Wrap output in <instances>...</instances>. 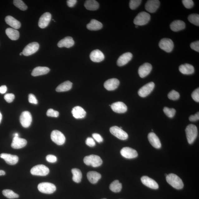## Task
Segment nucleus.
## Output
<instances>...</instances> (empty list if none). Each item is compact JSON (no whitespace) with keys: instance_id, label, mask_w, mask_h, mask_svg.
Returning <instances> with one entry per match:
<instances>
[{"instance_id":"1","label":"nucleus","mask_w":199,"mask_h":199,"mask_svg":"<svg viewBox=\"0 0 199 199\" xmlns=\"http://www.w3.org/2000/svg\"><path fill=\"white\" fill-rule=\"evenodd\" d=\"M166 180L170 185L176 189H182L184 187V184L182 180L175 174H168L166 176Z\"/></svg>"},{"instance_id":"2","label":"nucleus","mask_w":199,"mask_h":199,"mask_svg":"<svg viewBox=\"0 0 199 199\" xmlns=\"http://www.w3.org/2000/svg\"><path fill=\"white\" fill-rule=\"evenodd\" d=\"M185 131L188 143L192 144L197 137V129L196 125L190 124L186 127Z\"/></svg>"},{"instance_id":"3","label":"nucleus","mask_w":199,"mask_h":199,"mask_svg":"<svg viewBox=\"0 0 199 199\" xmlns=\"http://www.w3.org/2000/svg\"><path fill=\"white\" fill-rule=\"evenodd\" d=\"M84 163L87 165L92 166L93 167H98L103 163L100 157L96 155H90L86 156L84 158Z\"/></svg>"},{"instance_id":"4","label":"nucleus","mask_w":199,"mask_h":199,"mask_svg":"<svg viewBox=\"0 0 199 199\" xmlns=\"http://www.w3.org/2000/svg\"><path fill=\"white\" fill-rule=\"evenodd\" d=\"M151 19V16L145 12H140L136 16L133 23L138 26H143L147 24Z\"/></svg>"},{"instance_id":"5","label":"nucleus","mask_w":199,"mask_h":199,"mask_svg":"<svg viewBox=\"0 0 199 199\" xmlns=\"http://www.w3.org/2000/svg\"><path fill=\"white\" fill-rule=\"evenodd\" d=\"M38 189L40 192L44 194H51L56 191V186L50 182H41L38 185Z\"/></svg>"},{"instance_id":"6","label":"nucleus","mask_w":199,"mask_h":199,"mask_svg":"<svg viewBox=\"0 0 199 199\" xmlns=\"http://www.w3.org/2000/svg\"><path fill=\"white\" fill-rule=\"evenodd\" d=\"M49 172L48 168L42 164H39L34 166L30 171L32 175L42 176L47 175Z\"/></svg>"},{"instance_id":"7","label":"nucleus","mask_w":199,"mask_h":199,"mask_svg":"<svg viewBox=\"0 0 199 199\" xmlns=\"http://www.w3.org/2000/svg\"><path fill=\"white\" fill-rule=\"evenodd\" d=\"M51 137L53 142L58 145H61L66 141V137L61 132L58 130L52 131Z\"/></svg>"},{"instance_id":"8","label":"nucleus","mask_w":199,"mask_h":199,"mask_svg":"<svg viewBox=\"0 0 199 199\" xmlns=\"http://www.w3.org/2000/svg\"><path fill=\"white\" fill-rule=\"evenodd\" d=\"M173 41L169 38H164L160 41L159 43V47L167 52H170L174 48Z\"/></svg>"},{"instance_id":"9","label":"nucleus","mask_w":199,"mask_h":199,"mask_svg":"<svg viewBox=\"0 0 199 199\" xmlns=\"http://www.w3.org/2000/svg\"><path fill=\"white\" fill-rule=\"evenodd\" d=\"M109 131L112 134L120 139L125 140L128 138V134L121 128L116 126L111 127Z\"/></svg>"},{"instance_id":"10","label":"nucleus","mask_w":199,"mask_h":199,"mask_svg":"<svg viewBox=\"0 0 199 199\" xmlns=\"http://www.w3.org/2000/svg\"><path fill=\"white\" fill-rule=\"evenodd\" d=\"M39 44L38 42H32L26 46L22 54L24 56H28L35 53L39 49Z\"/></svg>"},{"instance_id":"11","label":"nucleus","mask_w":199,"mask_h":199,"mask_svg":"<svg viewBox=\"0 0 199 199\" xmlns=\"http://www.w3.org/2000/svg\"><path fill=\"white\" fill-rule=\"evenodd\" d=\"M20 123L22 126L27 128L30 126L32 122V116L29 111H24L22 113L20 118Z\"/></svg>"},{"instance_id":"12","label":"nucleus","mask_w":199,"mask_h":199,"mask_svg":"<svg viewBox=\"0 0 199 199\" xmlns=\"http://www.w3.org/2000/svg\"><path fill=\"white\" fill-rule=\"evenodd\" d=\"M155 86V84L153 82L148 83L139 89L138 94L142 97H147L153 90Z\"/></svg>"},{"instance_id":"13","label":"nucleus","mask_w":199,"mask_h":199,"mask_svg":"<svg viewBox=\"0 0 199 199\" xmlns=\"http://www.w3.org/2000/svg\"><path fill=\"white\" fill-rule=\"evenodd\" d=\"M121 155L127 159H133L137 158L138 154L135 150L129 147H124L121 150Z\"/></svg>"},{"instance_id":"14","label":"nucleus","mask_w":199,"mask_h":199,"mask_svg":"<svg viewBox=\"0 0 199 199\" xmlns=\"http://www.w3.org/2000/svg\"><path fill=\"white\" fill-rule=\"evenodd\" d=\"M160 4V1L158 0H149L146 3L145 9L149 13H155L159 8Z\"/></svg>"},{"instance_id":"15","label":"nucleus","mask_w":199,"mask_h":199,"mask_svg":"<svg viewBox=\"0 0 199 199\" xmlns=\"http://www.w3.org/2000/svg\"><path fill=\"white\" fill-rule=\"evenodd\" d=\"M51 19V15L49 12L43 14L40 18L38 22V26L41 28L46 27L49 24Z\"/></svg>"},{"instance_id":"16","label":"nucleus","mask_w":199,"mask_h":199,"mask_svg":"<svg viewBox=\"0 0 199 199\" xmlns=\"http://www.w3.org/2000/svg\"><path fill=\"white\" fill-rule=\"evenodd\" d=\"M152 65L148 63H145L139 67L138 74L141 78H145L151 73L152 70Z\"/></svg>"},{"instance_id":"17","label":"nucleus","mask_w":199,"mask_h":199,"mask_svg":"<svg viewBox=\"0 0 199 199\" xmlns=\"http://www.w3.org/2000/svg\"><path fill=\"white\" fill-rule=\"evenodd\" d=\"M0 157L5 160L6 163L9 165H15L19 161V158L17 156L5 153H2Z\"/></svg>"},{"instance_id":"18","label":"nucleus","mask_w":199,"mask_h":199,"mask_svg":"<svg viewBox=\"0 0 199 199\" xmlns=\"http://www.w3.org/2000/svg\"><path fill=\"white\" fill-rule=\"evenodd\" d=\"M141 181L142 183L144 185L148 187L153 189H158L159 188V185L155 180L152 179L147 176H143L141 178Z\"/></svg>"},{"instance_id":"19","label":"nucleus","mask_w":199,"mask_h":199,"mask_svg":"<svg viewBox=\"0 0 199 199\" xmlns=\"http://www.w3.org/2000/svg\"><path fill=\"white\" fill-rule=\"evenodd\" d=\"M119 84V81L118 79L112 78L105 81L104 86L107 90L112 91L117 89Z\"/></svg>"},{"instance_id":"20","label":"nucleus","mask_w":199,"mask_h":199,"mask_svg":"<svg viewBox=\"0 0 199 199\" xmlns=\"http://www.w3.org/2000/svg\"><path fill=\"white\" fill-rule=\"evenodd\" d=\"M112 110L118 113H125L127 110V107L124 103L121 101L115 102L111 105Z\"/></svg>"},{"instance_id":"21","label":"nucleus","mask_w":199,"mask_h":199,"mask_svg":"<svg viewBox=\"0 0 199 199\" xmlns=\"http://www.w3.org/2000/svg\"><path fill=\"white\" fill-rule=\"evenodd\" d=\"M27 143V142L26 139L19 137H14L11 147L15 149H21L25 147Z\"/></svg>"},{"instance_id":"22","label":"nucleus","mask_w":199,"mask_h":199,"mask_svg":"<svg viewBox=\"0 0 199 199\" xmlns=\"http://www.w3.org/2000/svg\"><path fill=\"white\" fill-rule=\"evenodd\" d=\"M133 54L131 52H126L122 55L117 60V64L119 66L126 65L133 58Z\"/></svg>"},{"instance_id":"23","label":"nucleus","mask_w":199,"mask_h":199,"mask_svg":"<svg viewBox=\"0 0 199 199\" xmlns=\"http://www.w3.org/2000/svg\"><path fill=\"white\" fill-rule=\"evenodd\" d=\"M90 57L93 62H99L104 59L105 56L103 53L100 50H96L91 52Z\"/></svg>"},{"instance_id":"24","label":"nucleus","mask_w":199,"mask_h":199,"mask_svg":"<svg viewBox=\"0 0 199 199\" xmlns=\"http://www.w3.org/2000/svg\"><path fill=\"white\" fill-rule=\"evenodd\" d=\"M148 139L150 143L154 148L156 149H159L161 147V143L156 134L153 133H151L148 135Z\"/></svg>"},{"instance_id":"25","label":"nucleus","mask_w":199,"mask_h":199,"mask_svg":"<svg viewBox=\"0 0 199 199\" xmlns=\"http://www.w3.org/2000/svg\"><path fill=\"white\" fill-rule=\"evenodd\" d=\"M74 44L75 42L72 37L66 36L58 42V46L60 48H70L74 46Z\"/></svg>"},{"instance_id":"26","label":"nucleus","mask_w":199,"mask_h":199,"mask_svg":"<svg viewBox=\"0 0 199 199\" xmlns=\"http://www.w3.org/2000/svg\"><path fill=\"white\" fill-rule=\"evenodd\" d=\"M72 113L73 116L76 119L84 118L86 114L84 109L79 106L74 107L72 109Z\"/></svg>"},{"instance_id":"27","label":"nucleus","mask_w":199,"mask_h":199,"mask_svg":"<svg viewBox=\"0 0 199 199\" xmlns=\"http://www.w3.org/2000/svg\"><path fill=\"white\" fill-rule=\"evenodd\" d=\"M186 27L185 23L180 20H176L170 24V28L172 31L177 32L184 29Z\"/></svg>"},{"instance_id":"28","label":"nucleus","mask_w":199,"mask_h":199,"mask_svg":"<svg viewBox=\"0 0 199 199\" xmlns=\"http://www.w3.org/2000/svg\"><path fill=\"white\" fill-rule=\"evenodd\" d=\"M181 73L184 75H191L194 72V68L192 65L185 64L181 65L179 67Z\"/></svg>"},{"instance_id":"29","label":"nucleus","mask_w":199,"mask_h":199,"mask_svg":"<svg viewBox=\"0 0 199 199\" xmlns=\"http://www.w3.org/2000/svg\"><path fill=\"white\" fill-rule=\"evenodd\" d=\"M5 20L6 23L15 29H19L21 27V24L20 22L12 16H7Z\"/></svg>"},{"instance_id":"30","label":"nucleus","mask_w":199,"mask_h":199,"mask_svg":"<svg viewBox=\"0 0 199 199\" xmlns=\"http://www.w3.org/2000/svg\"><path fill=\"white\" fill-rule=\"evenodd\" d=\"M50 69L47 67L38 66L34 69L32 73L33 76H37L48 74L50 72Z\"/></svg>"},{"instance_id":"31","label":"nucleus","mask_w":199,"mask_h":199,"mask_svg":"<svg viewBox=\"0 0 199 199\" xmlns=\"http://www.w3.org/2000/svg\"><path fill=\"white\" fill-rule=\"evenodd\" d=\"M102 27V24L95 19L91 20L90 23L87 25V28L91 31H97L100 30Z\"/></svg>"},{"instance_id":"32","label":"nucleus","mask_w":199,"mask_h":199,"mask_svg":"<svg viewBox=\"0 0 199 199\" xmlns=\"http://www.w3.org/2000/svg\"><path fill=\"white\" fill-rule=\"evenodd\" d=\"M100 174L95 171H90L87 174V178L89 182L92 184H96L101 178Z\"/></svg>"},{"instance_id":"33","label":"nucleus","mask_w":199,"mask_h":199,"mask_svg":"<svg viewBox=\"0 0 199 199\" xmlns=\"http://www.w3.org/2000/svg\"><path fill=\"white\" fill-rule=\"evenodd\" d=\"M72 86V83L70 81H66L59 85L56 90L58 92H66L70 90Z\"/></svg>"},{"instance_id":"34","label":"nucleus","mask_w":199,"mask_h":199,"mask_svg":"<svg viewBox=\"0 0 199 199\" xmlns=\"http://www.w3.org/2000/svg\"><path fill=\"white\" fill-rule=\"evenodd\" d=\"M6 33L10 39L12 40H16L19 39V32L15 29L12 28H7L6 30Z\"/></svg>"},{"instance_id":"35","label":"nucleus","mask_w":199,"mask_h":199,"mask_svg":"<svg viewBox=\"0 0 199 199\" xmlns=\"http://www.w3.org/2000/svg\"><path fill=\"white\" fill-rule=\"evenodd\" d=\"M84 6L89 11H96L99 7L98 2L95 0H87L85 2Z\"/></svg>"},{"instance_id":"36","label":"nucleus","mask_w":199,"mask_h":199,"mask_svg":"<svg viewBox=\"0 0 199 199\" xmlns=\"http://www.w3.org/2000/svg\"><path fill=\"white\" fill-rule=\"evenodd\" d=\"M73 174L72 180L76 183H80L82 178V173L80 170L78 168H74L72 170Z\"/></svg>"},{"instance_id":"37","label":"nucleus","mask_w":199,"mask_h":199,"mask_svg":"<svg viewBox=\"0 0 199 199\" xmlns=\"http://www.w3.org/2000/svg\"><path fill=\"white\" fill-rule=\"evenodd\" d=\"M109 188L111 191L113 192H121L122 185L119 180H115L112 182Z\"/></svg>"},{"instance_id":"38","label":"nucleus","mask_w":199,"mask_h":199,"mask_svg":"<svg viewBox=\"0 0 199 199\" xmlns=\"http://www.w3.org/2000/svg\"><path fill=\"white\" fill-rule=\"evenodd\" d=\"M188 21L197 26H199V15L197 14H192L188 16Z\"/></svg>"},{"instance_id":"39","label":"nucleus","mask_w":199,"mask_h":199,"mask_svg":"<svg viewBox=\"0 0 199 199\" xmlns=\"http://www.w3.org/2000/svg\"><path fill=\"white\" fill-rule=\"evenodd\" d=\"M2 194L6 197L9 199L16 198H19V195L10 190H3Z\"/></svg>"},{"instance_id":"40","label":"nucleus","mask_w":199,"mask_h":199,"mask_svg":"<svg viewBox=\"0 0 199 199\" xmlns=\"http://www.w3.org/2000/svg\"><path fill=\"white\" fill-rule=\"evenodd\" d=\"M13 3L16 7L22 11H26L27 9V6L21 0H15L13 1Z\"/></svg>"},{"instance_id":"41","label":"nucleus","mask_w":199,"mask_h":199,"mask_svg":"<svg viewBox=\"0 0 199 199\" xmlns=\"http://www.w3.org/2000/svg\"><path fill=\"white\" fill-rule=\"evenodd\" d=\"M163 110L165 114L170 118L173 117L176 113L175 109L173 108H169L167 107H164Z\"/></svg>"},{"instance_id":"42","label":"nucleus","mask_w":199,"mask_h":199,"mask_svg":"<svg viewBox=\"0 0 199 199\" xmlns=\"http://www.w3.org/2000/svg\"><path fill=\"white\" fill-rule=\"evenodd\" d=\"M142 2L141 0H131L129 6L132 10H135L139 7Z\"/></svg>"},{"instance_id":"43","label":"nucleus","mask_w":199,"mask_h":199,"mask_svg":"<svg viewBox=\"0 0 199 199\" xmlns=\"http://www.w3.org/2000/svg\"><path fill=\"white\" fill-rule=\"evenodd\" d=\"M179 93L175 90H172L168 95V98L172 100H177L180 97Z\"/></svg>"},{"instance_id":"44","label":"nucleus","mask_w":199,"mask_h":199,"mask_svg":"<svg viewBox=\"0 0 199 199\" xmlns=\"http://www.w3.org/2000/svg\"><path fill=\"white\" fill-rule=\"evenodd\" d=\"M46 115L48 117H58L59 115V113L58 111L50 109H48L47 112H46Z\"/></svg>"},{"instance_id":"45","label":"nucleus","mask_w":199,"mask_h":199,"mask_svg":"<svg viewBox=\"0 0 199 199\" xmlns=\"http://www.w3.org/2000/svg\"><path fill=\"white\" fill-rule=\"evenodd\" d=\"M182 3L184 7L188 9L192 8L194 5V2L192 0H183Z\"/></svg>"},{"instance_id":"46","label":"nucleus","mask_w":199,"mask_h":199,"mask_svg":"<svg viewBox=\"0 0 199 199\" xmlns=\"http://www.w3.org/2000/svg\"><path fill=\"white\" fill-rule=\"evenodd\" d=\"M4 98L7 103H11L13 101L15 98V96L12 93H7L5 95Z\"/></svg>"},{"instance_id":"47","label":"nucleus","mask_w":199,"mask_h":199,"mask_svg":"<svg viewBox=\"0 0 199 199\" xmlns=\"http://www.w3.org/2000/svg\"><path fill=\"white\" fill-rule=\"evenodd\" d=\"M192 96L193 99L197 102H199V89H197L194 91L192 95Z\"/></svg>"},{"instance_id":"48","label":"nucleus","mask_w":199,"mask_h":199,"mask_svg":"<svg viewBox=\"0 0 199 199\" xmlns=\"http://www.w3.org/2000/svg\"><path fill=\"white\" fill-rule=\"evenodd\" d=\"M28 101L30 103L33 104H38L36 96L32 94H30L28 96Z\"/></svg>"},{"instance_id":"49","label":"nucleus","mask_w":199,"mask_h":199,"mask_svg":"<svg viewBox=\"0 0 199 199\" xmlns=\"http://www.w3.org/2000/svg\"><path fill=\"white\" fill-rule=\"evenodd\" d=\"M86 145L90 147H94L96 145V143L92 138L88 137L87 138L86 141Z\"/></svg>"},{"instance_id":"50","label":"nucleus","mask_w":199,"mask_h":199,"mask_svg":"<svg viewBox=\"0 0 199 199\" xmlns=\"http://www.w3.org/2000/svg\"><path fill=\"white\" fill-rule=\"evenodd\" d=\"M190 47L192 49L196 51L199 52V41H197L196 42H192L190 44Z\"/></svg>"},{"instance_id":"51","label":"nucleus","mask_w":199,"mask_h":199,"mask_svg":"<svg viewBox=\"0 0 199 199\" xmlns=\"http://www.w3.org/2000/svg\"><path fill=\"white\" fill-rule=\"evenodd\" d=\"M92 137L98 143H102L103 139L101 136L98 133H94L92 134Z\"/></svg>"},{"instance_id":"52","label":"nucleus","mask_w":199,"mask_h":199,"mask_svg":"<svg viewBox=\"0 0 199 199\" xmlns=\"http://www.w3.org/2000/svg\"><path fill=\"white\" fill-rule=\"evenodd\" d=\"M46 160L50 163H55L57 161V158L56 156L50 155L46 156Z\"/></svg>"},{"instance_id":"53","label":"nucleus","mask_w":199,"mask_h":199,"mask_svg":"<svg viewBox=\"0 0 199 199\" xmlns=\"http://www.w3.org/2000/svg\"><path fill=\"white\" fill-rule=\"evenodd\" d=\"M199 119V112L197 113L196 114L190 116L189 120L191 121H196L198 120Z\"/></svg>"},{"instance_id":"54","label":"nucleus","mask_w":199,"mask_h":199,"mask_svg":"<svg viewBox=\"0 0 199 199\" xmlns=\"http://www.w3.org/2000/svg\"><path fill=\"white\" fill-rule=\"evenodd\" d=\"M77 2L76 0H68L67 1V4L69 7H72L76 5Z\"/></svg>"},{"instance_id":"55","label":"nucleus","mask_w":199,"mask_h":199,"mask_svg":"<svg viewBox=\"0 0 199 199\" xmlns=\"http://www.w3.org/2000/svg\"><path fill=\"white\" fill-rule=\"evenodd\" d=\"M7 90V87L5 85H3L0 87V93L1 94L5 93Z\"/></svg>"},{"instance_id":"56","label":"nucleus","mask_w":199,"mask_h":199,"mask_svg":"<svg viewBox=\"0 0 199 199\" xmlns=\"http://www.w3.org/2000/svg\"><path fill=\"white\" fill-rule=\"evenodd\" d=\"M5 172L3 170H0V176L5 175Z\"/></svg>"},{"instance_id":"57","label":"nucleus","mask_w":199,"mask_h":199,"mask_svg":"<svg viewBox=\"0 0 199 199\" xmlns=\"http://www.w3.org/2000/svg\"><path fill=\"white\" fill-rule=\"evenodd\" d=\"M14 137H19V134L16 133L14 134Z\"/></svg>"},{"instance_id":"58","label":"nucleus","mask_w":199,"mask_h":199,"mask_svg":"<svg viewBox=\"0 0 199 199\" xmlns=\"http://www.w3.org/2000/svg\"><path fill=\"white\" fill-rule=\"evenodd\" d=\"M2 119V115L1 112H0V124L1 123V122Z\"/></svg>"},{"instance_id":"59","label":"nucleus","mask_w":199,"mask_h":199,"mask_svg":"<svg viewBox=\"0 0 199 199\" xmlns=\"http://www.w3.org/2000/svg\"><path fill=\"white\" fill-rule=\"evenodd\" d=\"M23 54H22V52L21 53H20V56H21Z\"/></svg>"},{"instance_id":"60","label":"nucleus","mask_w":199,"mask_h":199,"mask_svg":"<svg viewBox=\"0 0 199 199\" xmlns=\"http://www.w3.org/2000/svg\"><path fill=\"white\" fill-rule=\"evenodd\" d=\"M138 26H137V25H136L135 26V27L136 28H138Z\"/></svg>"},{"instance_id":"61","label":"nucleus","mask_w":199,"mask_h":199,"mask_svg":"<svg viewBox=\"0 0 199 199\" xmlns=\"http://www.w3.org/2000/svg\"><path fill=\"white\" fill-rule=\"evenodd\" d=\"M105 199V198H103V199Z\"/></svg>"}]
</instances>
